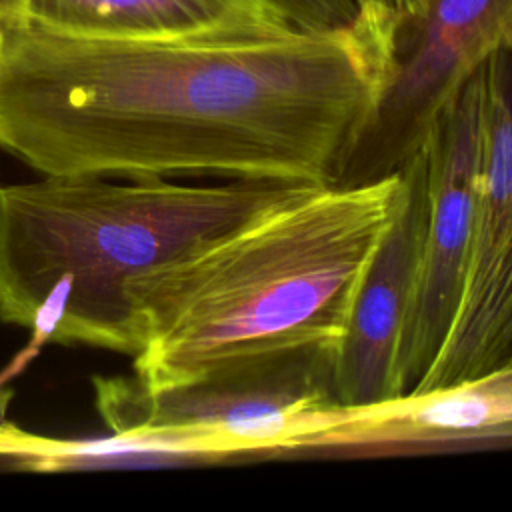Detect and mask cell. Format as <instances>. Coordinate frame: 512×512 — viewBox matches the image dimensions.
<instances>
[{"label": "cell", "mask_w": 512, "mask_h": 512, "mask_svg": "<svg viewBox=\"0 0 512 512\" xmlns=\"http://www.w3.org/2000/svg\"><path fill=\"white\" fill-rule=\"evenodd\" d=\"M512 446V362L368 406H330L284 458H382Z\"/></svg>", "instance_id": "8"}, {"label": "cell", "mask_w": 512, "mask_h": 512, "mask_svg": "<svg viewBox=\"0 0 512 512\" xmlns=\"http://www.w3.org/2000/svg\"><path fill=\"white\" fill-rule=\"evenodd\" d=\"M482 66L438 112L420 146L426 224L416 296L398 358L402 394L412 392L436 360L462 290L484 156Z\"/></svg>", "instance_id": "7"}, {"label": "cell", "mask_w": 512, "mask_h": 512, "mask_svg": "<svg viewBox=\"0 0 512 512\" xmlns=\"http://www.w3.org/2000/svg\"><path fill=\"white\" fill-rule=\"evenodd\" d=\"M358 4L360 6L362 4H374V6H382V8H388V10L404 14L414 4V0H358Z\"/></svg>", "instance_id": "13"}, {"label": "cell", "mask_w": 512, "mask_h": 512, "mask_svg": "<svg viewBox=\"0 0 512 512\" xmlns=\"http://www.w3.org/2000/svg\"><path fill=\"white\" fill-rule=\"evenodd\" d=\"M288 22L266 0H30L28 22L106 38H150L230 24Z\"/></svg>", "instance_id": "10"}, {"label": "cell", "mask_w": 512, "mask_h": 512, "mask_svg": "<svg viewBox=\"0 0 512 512\" xmlns=\"http://www.w3.org/2000/svg\"><path fill=\"white\" fill-rule=\"evenodd\" d=\"M400 14L106 38L20 22L0 42V148L40 174L340 184L390 76Z\"/></svg>", "instance_id": "1"}, {"label": "cell", "mask_w": 512, "mask_h": 512, "mask_svg": "<svg viewBox=\"0 0 512 512\" xmlns=\"http://www.w3.org/2000/svg\"><path fill=\"white\" fill-rule=\"evenodd\" d=\"M500 50H512V0H414L400 16L376 114L340 184L396 174L448 100Z\"/></svg>", "instance_id": "5"}, {"label": "cell", "mask_w": 512, "mask_h": 512, "mask_svg": "<svg viewBox=\"0 0 512 512\" xmlns=\"http://www.w3.org/2000/svg\"><path fill=\"white\" fill-rule=\"evenodd\" d=\"M0 188H2V184H0Z\"/></svg>", "instance_id": "15"}, {"label": "cell", "mask_w": 512, "mask_h": 512, "mask_svg": "<svg viewBox=\"0 0 512 512\" xmlns=\"http://www.w3.org/2000/svg\"><path fill=\"white\" fill-rule=\"evenodd\" d=\"M44 174L0 188V320L34 342L140 348L128 282L186 258L306 186Z\"/></svg>", "instance_id": "3"}, {"label": "cell", "mask_w": 512, "mask_h": 512, "mask_svg": "<svg viewBox=\"0 0 512 512\" xmlns=\"http://www.w3.org/2000/svg\"><path fill=\"white\" fill-rule=\"evenodd\" d=\"M334 356L294 354L174 384L96 378V408L120 440L198 460L284 458L338 404Z\"/></svg>", "instance_id": "4"}, {"label": "cell", "mask_w": 512, "mask_h": 512, "mask_svg": "<svg viewBox=\"0 0 512 512\" xmlns=\"http://www.w3.org/2000/svg\"><path fill=\"white\" fill-rule=\"evenodd\" d=\"M300 28H338L356 20L358 0H266Z\"/></svg>", "instance_id": "11"}, {"label": "cell", "mask_w": 512, "mask_h": 512, "mask_svg": "<svg viewBox=\"0 0 512 512\" xmlns=\"http://www.w3.org/2000/svg\"><path fill=\"white\" fill-rule=\"evenodd\" d=\"M8 398H10V392H4V390H0V420H2V416H4V410H6V406H8Z\"/></svg>", "instance_id": "14"}, {"label": "cell", "mask_w": 512, "mask_h": 512, "mask_svg": "<svg viewBox=\"0 0 512 512\" xmlns=\"http://www.w3.org/2000/svg\"><path fill=\"white\" fill-rule=\"evenodd\" d=\"M28 8L30 0H0V42L8 26L28 20Z\"/></svg>", "instance_id": "12"}, {"label": "cell", "mask_w": 512, "mask_h": 512, "mask_svg": "<svg viewBox=\"0 0 512 512\" xmlns=\"http://www.w3.org/2000/svg\"><path fill=\"white\" fill-rule=\"evenodd\" d=\"M402 170L300 188L200 250L128 282L134 374L174 384L294 354L336 356Z\"/></svg>", "instance_id": "2"}, {"label": "cell", "mask_w": 512, "mask_h": 512, "mask_svg": "<svg viewBox=\"0 0 512 512\" xmlns=\"http://www.w3.org/2000/svg\"><path fill=\"white\" fill-rule=\"evenodd\" d=\"M482 72L484 156L462 290L448 336L412 392L512 362V50L492 54Z\"/></svg>", "instance_id": "6"}, {"label": "cell", "mask_w": 512, "mask_h": 512, "mask_svg": "<svg viewBox=\"0 0 512 512\" xmlns=\"http://www.w3.org/2000/svg\"><path fill=\"white\" fill-rule=\"evenodd\" d=\"M400 170L398 208L362 276L334 356L332 390L342 406H368L402 396L398 358L416 296L426 224L422 150Z\"/></svg>", "instance_id": "9"}]
</instances>
